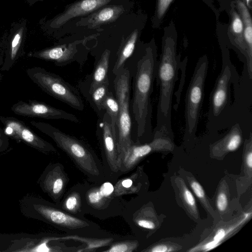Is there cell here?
Masks as SVG:
<instances>
[{
	"label": "cell",
	"instance_id": "1",
	"mask_svg": "<svg viewBox=\"0 0 252 252\" xmlns=\"http://www.w3.org/2000/svg\"><path fill=\"white\" fill-rule=\"evenodd\" d=\"M134 63L133 97L131 108L134 125L135 144L153 137L151 95L156 78L158 60L154 49L149 47Z\"/></svg>",
	"mask_w": 252,
	"mask_h": 252
},
{
	"label": "cell",
	"instance_id": "2",
	"mask_svg": "<svg viewBox=\"0 0 252 252\" xmlns=\"http://www.w3.org/2000/svg\"><path fill=\"white\" fill-rule=\"evenodd\" d=\"M30 124L50 137L87 177L89 181L100 182L107 180L101 161L88 144L48 123L32 121Z\"/></svg>",
	"mask_w": 252,
	"mask_h": 252
},
{
	"label": "cell",
	"instance_id": "3",
	"mask_svg": "<svg viewBox=\"0 0 252 252\" xmlns=\"http://www.w3.org/2000/svg\"><path fill=\"white\" fill-rule=\"evenodd\" d=\"M179 63L176 55L175 43L166 40L158 61L156 79L159 87V97L157 111V124L155 129L165 127L172 130L171 109L173 91L178 79Z\"/></svg>",
	"mask_w": 252,
	"mask_h": 252
},
{
	"label": "cell",
	"instance_id": "4",
	"mask_svg": "<svg viewBox=\"0 0 252 252\" xmlns=\"http://www.w3.org/2000/svg\"><path fill=\"white\" fill-rule=\"evenodd\" d=\"M115 182L105 180L81 183L82 208L85 214L102 220L122 216L127 201L115 194Z\"/></svg>",
	"mask_w": 252,
	"mask_h": 252
},
{
	"label": "cell",
	"instance_id": "5",
	"mask_svg": "<svg viewBox=\"0 0 252 252\" xmlns=\"http://www.w3.org/2000/svg\"><path fill=\"white\" fill-rule=\"evenodd\" d=\"M238 73L229 59L222 60L221 71L218 76L209 98L208 130L230 128L229 117L231 105V85Z\"/></svg>",
	"mask_w": 252,
	"mask_h": 252
},
{
	"label": "cell",
	"instance_id": "6",
	"mask_svg": "<svg viewBox=\"0 0 252 252\" xmlns=\"http://www.w3.org/2000/svg\"><path fill=\"white\" fill-rule=\"evenodd\" d=\"M40 218L57 229L70 235L89 238H103L113 236L96 223L85 217L70 214L57 204L44 201L34 205Z\"/></svg>",
	"mask_w": 252,
	"mask_h": 252
},
{
	"label": "cell",
	"instance_id": "7",
	"mask_svg": "<svg viewBox=\"0 0 252 252\" xmlns=\"http://www.w3.org/2000/svg\"><path fill=\"white\" fill-rule=\"evenodd\" d=\"M115 75L113 81L115 97L119 105V112L116 126L119 159L135 143L132 138V120L129 110L130 72L124 67Z\"/></svg>",
	"mask_w": 252,
	"mask_h": 252
},
{
	"label": "cell",
	"instance_id": "8",
	"mask_svg": "<svg viewBox=\"0 0 252 252\" xmlns=\"http://www.w3.org/2000/svg\"><path fill=\"white\" fill-rule=\"evenodd\" d=\"M26 73L46 94L76 110L84 109V104L78 90L60 76L39 66L27 69Z\"/></svg>",
	"mask_w": 252,
	"mask_h": 252
},
{
	"label": "cell",
	"instance_id": "9",
	"mask_svg": "<svg viewBox=\"0 0 252 252\" xmlns=\"http://www.w3.org/2000/svg\"><path fill=\"white\" fill-rule=\"evenodd\" d=\"M208 65L206 57L198 61L186 92L185 135L188 137H194L197 128Z\"/></svg>",
	"mask_w": 252,
	"mask_h": 252
},
{
	"label": "cell",
	"instance_id": "10",
	"mask_svg": "<svg viewBox=\"0 0 252 252\" xmlns=\"http://www.w3.org/2000/svg\"><path fill=\"white\" fill-rule=\"evenodd\" d=\"M96 135L101 151L105 178L108 181L115 182L121 176L117 142L112 129L110 118L105 111L98 116Z\"/></svg>",
	"mask_w": 252,
	"mask_h": 252
},
{
	"label": "cell",
	"instance_id": "11",
	"mask_svg": "<svg viewBox=\"0 0 252 252\" xmlns=\"http://www.w3.org/2000/svg\"><path fill=\"white\" fill-rule=\"evenodd\" d=\"M153 140L150 143L133 144L119 160L118 166L121 176L132 170L140 161L153 150L159 148H169L171 146L170 137L173 135L172 131L162 127L154 129Z\"/></svg>",
	"mask_w": 252,
	"mask_h": 252
},
{
	"label": "cell",
	"instance_id": "12",
	"mask_svg": "<svg viewBox=\"0 0 252 252\" xmlns=\"http://www.w3.org/2000/svg\"><path fill=\"white\" fill-rule=\"evenodd\" d=\"M0 122L4 126L3 129L8 136L22 141L45 154L58 153L51 143L40 137L21 120L12 116H0Z\"/></svg>",
	"mask_w": 252,
	"mask_h": 252
},
{
	"label": "cell",
	"instance_id": "13",
	"mask_svg": "<svg viewBox=\"0 0 252 252\" xmlns=\"http://www.w3.org/2000/svg\"><path fill=\"white\" fill-rule=\"evenodd\" d=\"M28 56L52 62L58 66H65L74 62L83 66L87 59L86 52L80 49L76 42L58 45L31 52Z\"/></svg>",
	"mask_w": 252,
	"mask_h": 252
},
{
	"label": "cell",
	"instance_id": "14",
	"mask_svg": "<svg viewBox=\"0 0 252 252\" xmlns=\"http://www.w3.org/2000/svg\"><path fill=\"white\" fill-rule=\"evenodd\" d=\"M11 110L15 115L23 117L63 119L76 123L79 122L78 118L73 114L35 100H19L12 105Z\"/></svg>",
	"mask_w": 252,
	"mask_h": 252
},
{
	"label": "cell",
	"instance_id": "15",
	"mask_svg": "<svg viewBox=\"0 0 252 252\" xmlns=\"http://www.w3.org/2000/svg\"><path fill=\"white\" fill-rule=\"evenodd\" d=\"M69 182L64 166L60 162L49 164L40 177L39 183L42 190L58 204L65 192Z\"/></svg>",
	"mask_w": 252,
	"mask_h": 252
},
{
	"label": "cell",
	"instance_id": "16",
	"mask_svg": "<svg viewBox=\"0 0 252 252\" xmlns=\"http://www.w3.org/2000/svg\"><path fill=\"white\" fill-rule=\"evenodd\" d=\"M117 0H78L68 5L65 9L49 22L53 29L62 27L72 19L86 16L99 8L116 1Z\"/></svg>",
	"mask_w": 252,
	"mask_h": 252
},
{
	"label": "cell",
	"instance_id": "17",
	"mask_svg": "<svg viewBox=\"0 0 252 252\" xmlns=\"http://www.w3.org/2000/svg\"><path fill=\"white\" fill-rule=\"evenodd\" d=\"M128 9V4L111 3L82 17L76 23V25L88 29H96L102 25L115 21L127 12Z\"/></svg>",
	"mask_w": 252,
	"mask_h": 252
},
{
	"label": "cell",
	"instance_id": "18",
	"mask_svg": "<svg viewBox=\"0 0 252 252\" xmlns=\"http://www.w3.org/2000/svg\"><path fill=\"white\" fill-rule=\"evenodd\" d=\"M111 51L106 49L101 54L93 72L86 76L83 81L79 82L80 90H90L108 80V73L109 67Z\"/></svg>",
	"mask_w": 252,
	"mask_h": 252
},
{
	"label": "cell",
	"instance_id": "19",
	"mask_svg": "<svg viewBox=\"0 0 252 252\" xmlns=\"http://www.w3.org/2000/svg\"><path fill=\"white\" fill-rule=\"evenodd\" d=\"M61 208L74 216L85 217L82 208L81 183L71 187L65 192L58 204Z\"/></svg>",
	"mask_w": 252,
	"mask_h": 252
},
{
	"label": "cell",
	"instance_id": "20",
	"mask_svg": "<svg viewBox=\"0 0 252 252\" xmlns=\"http://www.w3.org/2000/svg\"><path fill=\"white\" fill-rule=\"evenodd\" d=\"M24 27H21L12 34L3 57L2 71H9L20 57L24 43Z\"/></svg>",
	"mask_w": 252,
	"mask_h": 252
},
{
	"label": "cell",
	"instance_id": "21",
	"mask_svg": "<svg viewBox=\"0 0 252 252\" xmlns=\"http://www.w3.org/2000/svg\"><path fill=\"white\" fill-rule=\"evenodd\" d=\"M138 37V32L137 29H135L126 37H123L113 64L112 70L113 74L116 75L125 67L126 62L134 52Z\"/></svg>",
	"mask_w": 252,
	"mask_h": 252
},
{
	"label": "cell",
	"instance_id": "22",
	"mask_svg": "<svg viewBox=\"0 0 252 252\" xmlns=\"http://www.w3.org/2000/svg\"><path fill=\"white\" fill-rule=\"evenodd\" d=\"M141 172L138 168L132 174L118 179L114 184L115 194L119 196L139 193L142 187L140 178Z\"/></svg>",
	"mask_w": 252,
	"mask_h": 252
},
{
	"label": "cell",
	"instance_id": "23",
	"mask_svg": "<svg viewBox=\"0 0 252 252\" xmlns=\"http://www.w3.org/2000/svg\"><path fill=\"white\" fill-rule=\"evenodd\" d=\"M124 236L113 235L107 237L89 238L69 234L63 235V239L73 240L85 244V247L80 249L78 252H96L97 249L106 248L114 241L122 239Z\"/></svg>",
	"mask_w": 252,
	"mask_h": 252
},
{
	"label": "cell",
	"instance_id": "24",
	"mask_svg": "<svg viewBox=\"0 0 252 252\" xmlns=\"http://www.w3.org/2000/svg\"><path fill=\"white\" fill-rule=\"evenodd\" d=\"M109 80L90 90H80L82 94L86 98L97 116L104 110L102 108V103L109 90Z\"/></svg>",
	"mask_w": 252,
	"mask_h": 252
},
{
	"label": "cell",
	"instance_id": "25",
	"mask_svg": "<svg viewBox=\"0 0 252 252\" xmlns=\"http://www.w3.org/2000/svg\"><path fill=\"white\" fill-rule=\"evenodd\" d=\"M238 5L243 16L245 24V38L247 46V60L246 65L250 79H252V26L251 17L247 7L241 1Z\"/></svg>",
	"mask_w": 252,
	"mask_h": 252
},
{
	"label": "cell",
	"instance_id": "26",
	"mask_svg": "<svg viewBox=\"0 0 252 252\" xmlns=\"http://www.w3.org/2000/svg\"><path fill=\"white\" fill-rule=\"evenodd\" d=\"M243 131L240 125L236 123L233 125L228 133L214 145L215 150L233 151L240 145L242 141Z\"/></svg>",
	"mask_w": 252,
	"mask_h": 252
},
{
	"label": "cell",
	"instance_id": "27",
	"mask_svg": "<svg viewBox=\"0 0 252 252\" xmlns=\"http://www.w3.org/2000/svg\"><path fill=\"white\" fill-rule=\"evenodd\" d=\"M139 241L133 236H124L122 239L114 241L102 252H133L137 251Z\"/></svg>",
	"mask_w": 252,
	"mask_h": 252
},
{
	"label": "cell",
	"instance_id": "28",
	"mask_svg": "<svg viewBox=\"0 0 252 252\" xmlns=\"http://www.w3.org/2000/svg\"><path fill=\"white\" fill-rule=\"evenodd\" d=\"M102 108L109 115L113 132L116 137V126L119 112V105L113 93L109 91L103 100Z\"/></svg>",
	"mask_w": 252,
	"mask_h": 252
},
{
	"label": "cell",
	"instance_id": "29",
	"mask_svg": "<svg viewBox=\"0 0 252 252\" xmlns=\"http://www.w3.org/2000/svg\"><path fill=\"white\" fill-rule=\"evenodd\" d=\"M9 145L8 136L5 133L4 129L0 126V153L7 150Z\"/></svg>",
	"mask_w": 252,
	"mask_h": 252
},
{
	"label": "cell",
	"instance_id": "30",
	"mask_svg": "<svg viewBox=\"0 0 252 252\" xmlns=\"http://www.w3.org/2000/svg\"><path fill=\"white\" fill-rule=\"evenodd\" d=\"M217 207L220 211H223L227 206V199L226 195L224 193L219 194L217 200Z\"/></svg>",
	"mask_w": 252,
	"mask_h": 252
},
{
	"label": "cell",
	"instance_id": "31",
	"mask_svg": "<svg viewBox=\"0 0 252 252\" xmlns=\"http://www.w3.org/2000/svg\"><path fill=\"white\" fill-rule=\"evenodd\" d=\"M172 0H158V14L161 17L165 13Z\"/></svg>",
	"mask_w": 252,
	"mask_h": 252
},
{
	"label": "cell",
	"instance_id": "32",
	"mask_svg": "<svg viewBox=\"0 0 252 252\" xmlns=\"http://www.w3.org/2000/svg\"><path fill=\"white\" fill-rule=\"evenodd\" d=\"M243 23L240 17L236 14L232 23V29L234 32L240 33L243 30Z\"/></svg>",
	"mask_w": 252,
	"mask_h": 252
},
{
	"label": "cell",
	"instance_id": "33",
	"mask_svg": "<svg viewBox=\"0 0 252 252\" xmlns=\"http://www.w3.org/2000/svg\"><path fill=\"white\" fill-rule=\"evenodd\" d=\"M191 187L194 192L199 198H203L205 196L204 191L202 186L197 182L193 181L191 184Z\"/></svg>",
	"mask_w": 252,
	"mask_h": 252
},
{
	"label": "cell",
	"instance_id": "34",
	"mask_svg": "<svg viewBox=\"0 0 252 252\" xmlns=\"http://www.w3.org/2000/svg\"><path fill=\"white\" fill-rule=\"evenodd\" d=\"M184 197L188 204L191 207H194L195 205V199L191 193V192L188 190L186 189L184 192Z\"/></svg>",
	"mask_w": 252,
	"mask_h": 252
},
{
	"label": "cell",
	"instance_id": "35",
	"mask_svg": "<svg viewBox=\"0 0 252 252\" xmlns=\"http://www.w3.org/2000/svg\"><path fill=\"white\" fill-rule=\"evenodd\" d=\"M225 234V231L223 229H219L214 237V240L219 243L223 239Z\"/></svg>",
	"mask_w": 252,
	"mask_h": 252
},
{
	"label": "cell",
	"instance_id": "36",
	"mask_svg": "<svg viewBox=\"0 0 252 252\" xmlns=\"http://www.w3.org/2000/svg\"><path fill=\"white\" fill-rule=\"evenodd\" d=\"M150 251L153 252H165L167 251V247L163 245H157L153 247Z\"/></svg>",
	"mask_w": 252,
	"mask_h": 252
},
{
	"label": "cell",
	"instance_id": "37",
	"mask_svg": "<svg viewBox=\"0 0 252 252\" xmlns=\"http://www.w3.org/2000/svg\"><path fill=\"white\" fill-rule=\"evenodd\" d=\"M247 164L250 168L252 167V153L249 151L246 158Z\"/></svg>",
	"mask_w": 252,
	"mask_h": 252
},
{
	"label": "cell",
	"instance_id": "38",
	"mask_svg": "<svg viewBox=\"0 0 252 252\" xmlns=\"http://www.w3.org/2000/svg\"><path fill=\"white\" fill-rule=\"evenodd\" d=\"M218 244V243L217 242L213 240L206 244V245L205 246V249L210 250L215 247Z\"/></svg>",
	"mask_w": 252,
	"mask_h": 252
},
{
	"label": "cell",
	"instance_id": "39",
	"mask_svg": "<svg viewBox=\"0 0 252 252\" xmlns=\"http://www.w3.org/2000/svg\"><path fill=\"white\" fill-rule=\"evenodd\" d=\"M3 57L2 56H0V81L1 80L2 78V74H1V66L3 63Z\"/></svg>",
	"mask_w": 252,
	"mask_h": 252
},
{
	"label": "cell",
	"instance_id": "40",
	"mask_svg": "<svg viewBox=\"0 0 252 252\" xmlns=\"http://www.w3.org/2000/svg\"><path fill=\"white\" fill-rule=\"evenodd\" d=\"M43 0H27V1L30 3L31 5L33 4L34 3L38 1H42Z\"/></svg>",
	"mask_w": 252,
	"mask_h": 252
},
{
	"label": "cell",
	"instance_id": "41",
	"mask_svg": "<svg viewBox=\"0 0 252 252\" xmlns=\"http://www.w3.org/2000/svg\"><path fill=\"white\" fill-rule=\"evenodd\" d=\"M247 0V2L248 3V4L249 3V1L251 0Z\"/></svg>",
	"mask_w": 252,
	"mask_h": 252
}]
</instances>
